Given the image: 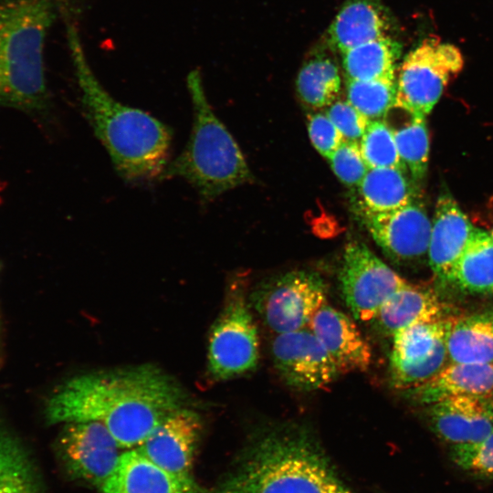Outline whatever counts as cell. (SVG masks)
<instances>
[{
    "mask_svg": "<svg viewBox=\"0 0 493 493\" xmlns=\"http://www.w3.org/2000/svg\"><path fill=\"white\" fill-rule=\"evenodd\" d=\"M185 402L175 380L146 364L70 378L48 397L45 414L49 424L99 422L121 448L131 449Z\"/></svg>",
    "mask_w": 493,
    "mask_h": 493,
    "instance_id": "1",
    "label": "cell"
},
{
    "mask_svg": "<svg viewBox=\"0 0 493 493\" xmlns=\"http://www.w3.org/2000/svg\"><path fill=\"white\" fill-rule=\"evenodd\" d=\"M67 37L84 116L115 170L130 182L160 179L169 163L171 128L146 111L119 102L104 89L71 23L67 25Z\"/></svg>",
    "mask_w": 493,
    "mask_h": 493,
    "instance_id": "2",
    "label": "cell"
},
{
    "mask_svg": "<svg viewBox=\"0 0 493 493\" xmlns=\"http://www.w3.org/2000/svg\"><path fill=\"white\" fill-rule=\"evenodd\" d=\"M215 493H351L317 439L298 425L259 431Z\"/></svg>",
    "mask_w": 493,
    "mask_h": 493,
    "instance_id": "3",
    "label": "cell"
},
{
    "mask_svg": "<svg viewBox=\"0 0 493 493\" xmlns=\"http://www.w3.org/2000/svg\"><path fill=\"white\" fill-rule=\"evenodd\" d=\"M57 8L55 0H0V104L49 110L43 53Z\"/></svg>",
    "mask_w": 493,
    "mask_h": 493,
    "instance_id": "4",
    "label": "cell"
},
{
    "mask_svg": "<svg viewBox=\"0 0 493 493\" xmlns=\"http://www.w3.org/2000/svg\"><path fill=\"white\" fill-rule=\"evenodd\" d=\"M193 107V125L184 151L163 170L160 180L180 177L190 184L205 204L251 179L243 153L226 126L214 113L194 68L186 78Z\"/></svg>",
    "mask_w": 493,
    "mask_h": 493,
    "instance_id": "5",
    "label": "cell"
},
{
    "mask_svg": "<svg viewBox=\"0 0 493 493\" xmlns=\"http://www.w3.org/2000/svg\"><path fill=\"white\" fill-rule=\"evenodd\" d=\"M463 66V56L456 46L435 37L424 39L401 64L394 107L425 118Z\"/></svg>",
    "mask_w": 493,
    "mask_h": 493,
    "instance_id": "6",
    "label": "cell"
},
{
    "mask_svg": "<svg viewBox=\"0 0 493 493\" xmlns=\"http://www.w3.org/2000/svg\"><path fill=\"white\" fill-rule=\"evenodd\" d=\"M258 359L257 328L246 291L236 282L210 333L208 372L215 380L230 379L254 370Z\"/></svg>",
    "mask_w": 493,
    "mask_h": 493,
    "instance_id": "7",
    "label": "cell"
},
{
    "mask_svg": "<svg viewBox=\"0 0 493 493\" xmlns=\"http://www.w3.org/2000/svg\"><path fill=\"white\" fill-rule=\"evenodd\" d=\"M327 285L317 273L295 270L267 281L252 301L265 323L277 334L309 326L327 301Z\"/></svg>",
    "mask_w": 493,
    "mask_h": 493,
    "instance_id": "8",
    "label": "cell"
},
{
    "mask_svg": "<svg viewBox=\"0 0 493 493\" xmlns=\"http://www.w3.org/2000/svg\"><path fill=\"white\" fill-rule=\"evenodd\" d=\"M339 278L346 305L361 321L372 320L383 303L408 284L365 245L357 242L345 247Z\"/></svg>",
    "mask_w": 493,
    "mask_h": 493,
    "instance_id": "9",
    "label": "cell"
},
{
    "mask_svg": "<svg viewBox=\"0 0 493 493\" xmlns=\"http://www.w3.org/2000/svg\"><path fill=\"white\" fill-rule=\"evenodd\" d=\"M446 320L415 323L393 335L390 367L396 387L414 389L444 367Z\"/></svg>",
    "mask_w": 493,
    "mask_h": 493,
    "instance_id": "10",
    "label": "cell"
},
{
    "mask_svg": "<svg viewBox=\"0 0 493 493\" xmlns=\"http://www.w3.org/2000/svg\"><path fill=\"white\" fill-rule=\"evenodd\" d=\"M57 449L60 460L72 477L99 487L115 468L121 447L100 423H67Z\"/></svg>",
    "mask_w": 493,
    "mask_h": 493,
    "instance_id": "11",
    "label": "cell"
},
{
    "mask_svg": "<svg viewBox=\"0 0 493 493\" xmlns=\"http://www.w3.org/2000/svg\"><path fill=\"white\" fill-rule=\"evenodd\" d=\"M271 351L275 367L282 379L296 390L324 388L340 373L333 360L309 327L277 334Z\"/></svg>",
    "mask_w": 493,
    "mask_h": 493,
    "instance_id": "12",
    "label": "cell"
},
{
    "mask_svg": "<svg viewBox=\"0 0 493 493\" xmlns=\"http://www.w3.org/2000/svg\"><path fill=\"white\" fill-rule=\"evenodd\" d=\"M362 215L376 244L393 261L414 262L428 253L432 220L415 199L395 210Z\"/></svg>",
    "mask_w": 493,
    "mask_h": 493,
    "instance_id": "13",
    "label": "cell"
},
{
    "mask_svg": "<svg viewBox=\"0 0 493 493\" xmlns=\"http://www.w3.org/2000/svg\"><path fill=\"white\" fill-rule=\"evenodd\" d=\"M201 432L199 414L184 406L165 417L136 448L163 469L191 477Z\"/></svg>",
    "mask_w": 493,
    "mask_h": 493,
    "instance_id": "14",
    "label": "cell"
},
{
    "mask_svg": "<svg viewBox=\"0 0 493 493\" xmlns=\"http://www.w3.org/2000/svg\"><path fill=\"white\" fill-rule=\"evenodd\" d=\"M434 433L451 447L477 443L493 432V395H455L429 405Z\"/></svg>",
    "mask_w": 493,
    "mask_h": 493,
    "instance_id": "15",
    "label": "cell"
},
{
    "mask_svg": "<svg viewBox=\"0 0 493 493\" xmlns=\"http://www.w3.org/2000/svg\"><path fill=\"white\" fill-rule=\"evenodd\" d=\"M100 488L102 493H202L192 477L163 469L138 448L121 453Z\"/></svg>",
    "mask_w": 493,
    "mask_h": 493,
    "instance_id": "16",
    "label": "cell"
},
{
    "mask_svg": "<svg viewBox=\"0 0 493 493\" xmlns=\"http://www.w3.org/2000/svg\"><path fill=\"white\" fill-rule=\"evenodd\" d=\"M308 327L320 341L339 372H363L371 365V346L344 312L325 304Z\"/></svg>",
    "mask_w": 493,
    "mask_h": 493,
    "instance_id": "17",
    "label": "cell"
},
{
    "mask_svg": "<svg viewBox=\"0 0 493 493\" xmlns=\"http://www.w3.org/2000/svg\"><path fill=\"white\" fill-rule=\"evenodd\" d=\"M475 226L448 194L439 196L428 246L430 267L441 282L450 284L454 267Z\"/></svg>",
    "mask_w": 493,
    "mask_h": 493,
    "instance_id": "18",
    "label": "cell"
},
{
    "mask_svg": "<svg viewBox=\"0 0 493 493\" xmlns=\"http://www.w3.org/2000/svg\"><path fill=\"white\" fill-rule=\"evenodd\" d=\"M389 22L379 0H347L327 31L329 45L341 53L387 36Z\"/></svg>",
    "mask_w": 493,
    "mask_h": 493,
    "instance_id": "19",
    "label": "cell"
},
{
    "mask_svg": "<svg viewBox=\"0 0 493 493\" xmlns=\"http://www.w3.org/2000/svg\"><path fill=\"white\" fill-rule=\"evenodd\" d=\"M412 390L421 404L428 405L455 395H493V363L451 362Z\"/></svg>",
    "mask_w": 493,
    "mask_h": 493,
    "instance_id": "20",
    "label": "cell"
},
{
    "mask_svg": "<svg viewBox=\"0 0 493 493\" xmlns=\"http://www.w3.org/2000/svg\"><path fill=\"white\" fill-rule=\"evenodd\" d=\"M442 319V306L435 293L425 288L406 284L381 307L372 320L388 335L410 325Z\"/></svg>",
    "mask_w": 493,
    "mask_h": 493,
    "instance_id": "21",
    "label": "cell"
},
{
    "mask_svg": "<svg viewBox=\"0 0 493 493\" xmlns=\"http://www.w3.org/2000/svg\"><path fill=\"white\" fill-rule=\"evenodd\" d=\"M446 347L451 362L493 363V315L447 319Z\"/></svg>",
    "mask_w": 493,
    "mask_h": 493,
    "instance_id": "22",
    "label": "cell"
},
{
    "mask_svg": "<svg viewBox=\"0 0 493 493\" xmlns=\"http://www.w3.org/2000/svg\"><path fill=\"white\" fill-rule=\"evenodd\" d=\"M0 493H46L32 454L18 435L2 420Z\"/></svg>",
    "mask_w": 493,
    "mask_h": 493,
    "instance_id": "23",
    "label": "cell"
},
{
    "mask_svg": "<svg viewBox=\"0 0 493 493\" xmlns=\"http://www.w3.org/2000/svg\"><path fill=\"white\" fill-rule=\"evenodd\" d=\"M398 167L369 168L358 186L361 213H384L411 203L415 198L413 183Z\"/></svg>",
    "mask_w": 493,
    "mask_h": 493,
    "instance_id": "24",
    "label": "cell"
},
{
    "mask_svg": "<svg viewBox=\"0 0 493 493\" xmlns=\"http://www.w3.org/2000/svg\"><path fill=\"white\" fill-rule=\"evenodd\" d=\"M450 284L467 293L493 291V237L475 227L457 259Z\"/></svg>",
    "mask_w": 493,
    "mask_h": 493,
    "instance_id": "25",
    "label": "cell"
},
{
    "mask_svg": "<svg viewBox=\"0 0 493 493\" xmlns=\"http://www.w3.org/2000/svg\"><path fill=\"white\" fill-rule=\"evenodd\" d=\"M400 44L389 36L368 41L341 53L346 79L370 80L394 77Z\"/></svg>",
    "mask_w": 493,
    "mask_h": 493,
    "instance_id": "26",
    "label": "cell"
},
{
    "mask_svg": "<svg viewBox=\"0 0 493 493\" xmlns=\"http://www.w3.org/2000/svg\"><path fill=\"white\" fill-rule=\"evenodd\" d=\"M297 89L301 100L313 108L330 105L341 89L336 63L324 56L309 60L299 72Z\"/></svg>",
    "mask_w": 493,
    "mask_h": 493,
    "instance_id": "27",
    "label": "cell"
},
{
    "mask_svg": "<svg viewBox=\"0 0 493 493\" xmlns=\"http://www.w3.org/2000/svg\"><path fill=\"white\" fill-rule=\"evenodd\" d=\"M393 132L400 159L414 182L426 174L429 160V136L425 117L408 113V120L399 126L389 125Z\"/></svg>",
    "mask_w": 493,
    "mask_h": 493,
    "instance_id": "28",
    "label": "cell"
},
{
    "mask_svg": "<svg viewBox=\"0 0 493 493\" xmlns=\"http://www.w3.org/2000/svg\"><path fill=\"white\" fill-rule=\"evenodd\" d=\"M348 101L369 121L383 120L395 105L394 77L370 80L346 79Z\"/></svg>",
    "mask_w": 493,
    "mask_h": 493,
    "instance_id": "29",
    "label": "cell"
},
{
    "mask_svg": "<svg viewBox=\"0 0 493 493\" xmlns=\"http://www.w3.org/2000/svg\"><path fill=\"white\" fill-rule=\"evenodd\" d=\"M359 144L368 168L398 167L405 171L393 130L384 119L370 121Z\"/></svg>",
    "mask_w": 493,
    "mask_h": 493,
    "instance_id": "30",
    "label": "cell"
},
{
    "mask_svg": "<svg viewBox=\"0 0 493 493\" xmlns=\"http://www.w3.org/2000/svg\"><path fill=\"white\" fill-rule=\"evenodd\" d=\"M451 459L470 476L493 478V432L477 443L451 447Z\"/></svg>",
    "mask_w": 493,
    "mask_h": 493,
    "instance_id": "31",
    "label": "cell"
},
{
    "mask_svg": "<svg viewBox=\"0 0 493 493\" xmlns=\"http://www.w3.org/2000/svg\"><path fill=\"white\" fill-rule=\"evenodd\" d=\"M327 159L335 175L350 187H358L369 169L354 142L343 141Z\"/></svg>",
    "mask_w": 493,
    "mask_h": 493,
    "instance_id": "32",
    "label": "cell"
},
{
    "mask_svg": "<svg viewBox=\"0 0 493 493\" xmlns=\"http://www.w3.org/2000/svg\"><path fill=\"white\" fill-rule=\"evenodd\" d=\"M326 115L342 134L344 141L358 143L370 121L348 100H337L331 103Z\"/></svg>",
    "mask_w": 493,
    "mask_h": 493,
    "instance_id": "33",
    "label": "cell"
},
{
    "mask_svg": "<svg viewBox=\"0 0 493 493\" xmlns=\"http://www.w3.org/2000/svg\"><path fill=\"white\" fill-rule=\"evenodd\" d=\"M308 131L313 146L326 158L344 141L342 134L326 113L309 115Z\"/></svg>",
    "mask_w": 493,
    "mask_h": 493,
    "instance_id": "34",
    "label": "cell"
},
{
    "mask_svg": "<svg viewBox=\"0 0 493 493\" xmlns=\"http://www.w3.org/2000/svg\"><path fill=\"white\" fill-rule=\"evenodd\" d=\"M490 236L493 237V229H492V231H491V233H490Z\"/></svg>",
    "mask_w": 493,
    "mask_h": 493,
    "instance_id": "35",
    "label": "cell"
}]
</instances>
